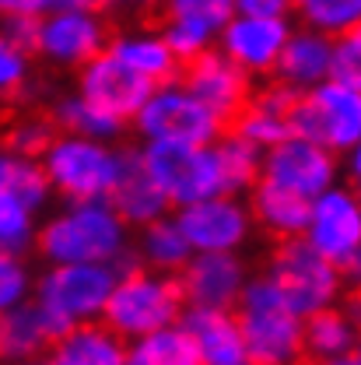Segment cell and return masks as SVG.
Masks as SVG:
<instances>
[{
	"mask_svg": "<svg viewBox=\"0 0 361 365\" xmlns=\"http://www.w3.org/2000/svg\"><path fill=\"white\" fill-rule=\"evenodd\" d=\"M134 228L109 200H60L36 225L32 250L46 264H116Z\"/></svg>",
	"mask_w": 361,
	"mask_h": 365,
	"instance_id": "cell-1",
	"label": "cell"
},
{
	"mask_svg": "<svg viewBox=\"0 0 361 365\" xmlns=\"http://www.w3.org/2000/svg\"><path fill=\"white\" fill-rule=\"evenodd\" d=\"M231 313L239 319L249 365L302 362V317L291 313L267 274L246 277Z\"/></svg>",
	"mask_w": 361,
	"mask_h": 365,
	"instance_id": "cell-2",
	"label": "cell"
},
{
	"mask_svg": "<svg viewBox=\"0 0 361 365\" xmlns=\"http://www.w3.org/2000/svg\"><path fill=\"white\" fill-rule=\"evenodd\" d=\"M120 162L123 144L63 130H56L39 155L46 182L60 200H105L120 176Z\"/></svg>",
	"mask_w": 361,
	"mask_h": 365,
	"instance_id": "cell-3",
	"label": "cell"
},
{
	"mask_svg": "<svg viewBox=\"0 0 361 365\" xmlns=\"http://www.w3.org/2000/svg\"><path fill=\"white\" fill-rule=\"evenodd\" d=\"M186 299H182L179 277L162 271H147V267H130V271L116 274V284L102 306V323L109 330H116L127 344L162 330L169 323H179Z\"/></svg>",
	"mask_w": 361,
	"mask_h": 365,
	"instance_id": "cell-4",
	"label": "cell"
},
{
	"mask_svg": "<svg viewBox=\"0 0 361 365\" xmlns=\"http://www.w3.org/2000/svg\"><path fill=\"white\" fill-rule=\"evenodd\" d=\"M113 284V264H46V271L32 284V299L43 309L53 334H63L74 323L102 317Z\"/></svg>",
	"mask_w": 361,
	"mask_h": 365,
	"instance_id": "cell-5",
	"label": "cell"
},
{
	"mask_svg": "<svg viewBox=\"0 0 361 365\" xmlns=\"http://www.w3.org/2000/svg\"><path fill=\"white\" fill-rule=\"evenodd\" d=\"M263 274L273 281V288L281 292V299L291 306L295 317H309L344 299V274L326 257H319L302 235L277 239Z\"/></svg>",
	"mask_w": 361,
	"mask_h": 365,
	"instance_id": "cell-6",
	"label": "cell"
},
{
	"mask_svg": "<svg viewBox=\"0 0 361 365\" xmlns=\"http://www.w3.org/2000/svg\"><path fill=\"white\" fill-rule=\"evenodd\" d=\"M130 127L137 137L147 140H169V144H214L221 130H228L225 123L182 85L179 78L162 81L147 91V98L140 102V109L134 113Z\"/></svg>",
	"mask_w": 361,
	"mask_h": 365,
	"instance_id": "cell-7",
	"label": "cell"
},
{
	"mask_svg": "<svg viewBox=\"0 0 361 365\" xmlns=\"http://www.w3.org/2000/svg\"><path fill=\"white\" fill-rule=\"evenodd\" d=\"M302 239L326 257L344 277H355L361 267V200L351 182H333L309 200V218Z\"/></svg>",
	"mask_w": 361,
	"mask_h": 365,
	"instance_id": "cell-8",
	"label": "cell"
},
{
	"mask_svg": "<svg viewBox=\"0 0 361 365\" xmlns=\"http://www.w3.org/2000/svg\"><path fill=\"white\" fill-rule=\"evenodd\" d=\"M291 134L309 137L333 155L361 144V85L319 81L316 88L298 91L291 109Z\"/></svg>",
	"mask_w": 361,
	"mask_h": 365,
	"instance_id": "cell-9",
	"label": "cell"
},
{
	"mask_svg": "<svg viewBox=\"0 0 361 365\" xmlns=\"http://www.w3.org/2000/svg\"><path fill=\"white\" fill-rule=\"evenodd\" d=\"M140 162L155 176L158 190L165 193L169 207L193 204L200 197L221 193V173L211 144H169V140H147L137 148Z\"/></svg>",
	"mask_w": 361,
	"mask_h": 365,
	"instance_id": "cell-10",
	"label": "cell"
},
{
	"mask_svg": "<svg viewBox=\"0 0 361 365\" xmlns=\"http://www.w3.org/2000/svg\"><path fill=\"white\" fill-rule=\"evenodd\" d=\"M105 43H109V29H105L102 11H95L88 4L53 7V11L39 14V21H36V49L32 53L43 56L53 67L78 71L91 56H98Z\"/></svg>",
	"mask_w": 361,
	"mask_h": 365,
	"instance_id": "cell-11",
	"label": "cell"
},
{
	"mask_svg": "<svg viewBox=\"0 0 361 365\" xmlns=\"http://www.w3.org/2000/svg\"><path fill=\"white\" fill-rule=\"evenodd\" d=\"M176 225L193 253H239L253 239L249 204L235 193H211L176 207Z\"/></svg>",
	"mask_w": 361,
	"mask_h": 365,
	"instance_id": "cell-12",
	"label": "cell"
},
{
	"mask_svg": "<svg viewBox=\"0 0 361 365\" xmlns=\"http://www.w3.org/2000/svg\"><path fill=\"white\" fill-rule=\"evenodd\" d=\"M260 180L313 200L340 180V158L309 137L288 134L260 155Z\"/></svg>",
	"mask_w": 361,
	"mask_h": 365,
	"instance_id": "cell-13",
	"label": "cell"
},
{
	"mask_svg": "<svg viewBox=\"0 0 361 365\" xmlns=\"http://www.w3.org/2000/svg\"><path fill=\"white\" fill-rule=\"evenodd\" d=\"M179 81L193 91L225 127L239 116V109H242V106L249 102V95H253V78H249L242 67H235L218 46H211V49L197 53L193 60H186L179 67Z\"/></svg>",
	"mask_w": 361,
	"mask_h": 365,
	"instance_id": "cell-14",
	"label": "cell"
},
{
	"mask_svg": "<svg viewBox=\"0 0 361 365\" xmlns=\"http://www.w3.org/2000/svg\"><path fill=\"white\" fill-rule=\"evenodd\" d=\"M291 18H253V14H231L225 29L218 32L214 46L225 53L235 67H242L253 81L271 78L273 63L291 36Z\"/></svg>",
	"mask_w": 361,
	"mask_h": 365,
	"instance_id": "cell-15",
	"label": "cell"
},
{
	"mask_svg": "<svg viewBox=\"0 0 361 365\" xmlns=\"http://www.w3.org/2000/svg\"><path fill=\"white\" fill-rule=\"evenodd\" d=\"M155 85H147L144 78H137L130 67H123L113 53H98L91 56L85 67H78V95L88 98L95 109H102L105 116L120 120L130 127L134 113L140 109V102L147 98V91Z\"/></svg>",
	"mask_w": 361,
	"mask_h": 365,
	"instance_id": "cell-16",
	"label": "cell"
},
{
	"mask_svg": "<svg viewBox=\"0 0 361 365\" xmlns=\"http://www.w3.org/2000/svg\"><path fill=\"white\" fill-rule=\"evenodd\" d=\"M176 277H179L186 306L235 309L249 271L239 253H189V260L179 267Z\"/></svg>",
	"mask_w": 361,
	"mask_h": 365,
	"instance_id": "cell-17",
	"label": "cell"
},
{
	"mask_svg": "<svg viewBox=\"0 0 361 365\" xmlns=\"http://www.w3.org/2000/svg\"><path fill=\"white\" fill-rule=\"evenodd\" d=\"M295 98H298V91H291L288 85H281V81L271 78L260 91L253 88L249 102L231 120V130L242 137V140H249L253 148L267 151L271 144H277V140H284V137L291 134Z\"/></svg>",
	"mask_w": 361,
	"mask_h": 365,
	"instance_id": "cell-18",
	"label": "cell"
},
{
	"mask_svg": "<svg viewBox=\"0 0 361 365\" xmlns=\"http://www.w3.org/2000/svg\"><path fill=\"white\" fill-rule=\"evenodd\" d=\"M182 330L193 337L200 365H249V351L231 309H182Z\"/></svg>",
	"mask_w": 361,
	"mask_h": 365,
	"instance_id": "cell-19",
	"label": "cell"
},
{
	"mask_svg": "<svg viewBox=\"0 0 361 365\" xmlns=\"http://www.w3.org/2000/svg\"><path fill=\"white\" fill-rule=\"evenodd\" d=\"M120 218L130 228H140L162 215H169V200L165 193L158 190L155 176L147 173V165L140 162V151L137 148H123V162H120V176L113 182L109 197H105Z\"/></svg>",
	"mask_w": 361,
	"mask_h": 365,
	"instance_id": "cell-20",
	"label": "cell"
},
{
	"mask_svg": "<svg viewBox=\"0 0 361 365\" xmlns=\"http://www.w3.org/2000/svg\"><path fill=\"white\" fill-rule=\"evenodd\" d=\"M46 365H127V341L102 319H85L53 337Z\"/></svg>",
	"mask_w": 361,
	"mask_h": 365,
	"instance_id": "cell-21",
	"label": "cell"
},
{
	"mask_svg": "<svg viewBox=\"0 0 361 365\" xmlns=\"http://www.w3.org/2000/svg\"><path fill=\"white\" fill-rule=\"evenodd\" d=\"M105 53H113L123 67H130L147 85H162V81L179 78L182 67L158 29H123V32L109 36Z\"/></svg>",
	"mask_w": 361,
	"mask_h": 365,
	"instance_id": "cell-22",
	"label": "cell"
},
{
	"mask_svg": "<svg viewBox=\"0 0 361 365\" xmlns=\"http://www.w3.org/2000/svg\"><path fill=\"white\" fill-rule=\"evenodd\" d=\"M273 81L288 85L291 91H309L330 78V36L316 29H291L288 43L273 63Z\"/></svg>",
	"mask_w": 361,
	"mask_h": 365,
	"instance_id": "cell-23",
	"label": "cell"
},
{
	"mask_svg": "<svg viewBox=\"0 0 361 365\" xmlns=\"http://www.w3.org/2000/svg\"><path fill=\"white\" fill-rule=\"evenodd\" d=\"M355 348H358V306H355V299L347 309H340V302H337V306H326V309L302 317V362L319 365L333 355L355 351Z\"/></svg>",
	"mask_w": 361,
	"mask_h": 365,
	"instance_id": "cell-24",
	"label": "cell"
},
{
	"mask_svg": "<svg viewBox=\"0 0 361 365\" xmlns=\"http://www.w3.org/2000/svg\"><path fill=\"white\" fill-rule=\"evenodd\" d=\"M53 327L46 323L36 299H25L0 313V365H18L28 359H43L53 344Z\"/></svg>",
	"mask_w": 361,
	"mask_h": 365,
	"instance_id": "cell-25",
	"label": "cell"
},
{
	"mask_svg": "<svg viewBox=\"0 0 361 365\" xmlns=\"http://www.w3.org/2000/svg\"><path fill=\"white\" fill-rule=\"evenodd\" d=\"M249 200V215H253V225H260L267 235L273 239H291V235H302L305 218H309V200L298 197V193H288L273 182L256 180L246 193Z\"/></svg>",
	"mask_w": 361,
	"mask_h": 365,
	"instance_id": "cell-26",
	"label": "cell"
},
{
	"mask_svg": "<svg viewBox=\"0 0 361 365\" xmlns=\"http://www.w3.org/2000/svg\"><path fill=\"white\" fill-rule=\"evenodd\" d=\"M130 250H134L137 264L147 271H162V274H179V267L189 260V242L182 239L179 225L172 215H162L147 225L134 228L130 235Z\"/></svg>",
	"mask_w": 361,
	"mask_h": 365,
	"instance_id": "cell-27",
	"label": "cell"
},
{
	"mask_svg": "<svg viewBox=\"0 0 361 365\" xmlns=\"http://www.w3.org/2000/svg\"><path fill=\"white\" fill-rule=\"evenodd\" d=\"M0 186H7L14 197H21L36 215H43L53 200V190L46 182V173L36 155H21L11 144L0 140Z\"/></svg>",
	"mask_w": 361,
	"mask_h": 365,
	"instance_id": "cell-28",
	"label": "cell"
},
{
	"mask_svg": "<svg viewBox=\"0 0 361 365\" xmlns=\"http://www.w3.org/2000/svg\"><path fill=\"white\" fill-rule=\"evenodd\" d=\"M49 120H53V127H56V130H63V134L98 137V140H120L123 130H127V123H120V120L105 116L102 109H95L88 98H81L78 91L53 98Z\"/></svg>",
	"mask_w": 361,
	"mask_h": 365,
	"instance_id": "cell-29",
	"label": "cell"
},
{
	"mask_svg": "<svg viewBox=\"0 0 361 365\" xmlns=\"http://www.w3.org/2000/svg\"><path fill=\"white\" fill-rule=\"evenodd\" d=\"M214 158H218V173H221V193H235L246 197L249 186L260 180V148H253L249 140L235 134V130H221V137L211 144Z\"/></svg>",
	"mask_w": 361,
	"mask_h": 365,
	"instance_id": "cell-30",
	"label": "cell"
},
{
	"mask_svg": "<svg viewBox=\"0 0 361 365\" xmlns=\"http://www.w3.org/2000/svg\"><path fill=\"white\" fill-rule=\"evenodd\" d=\"M127 365H200L193 337L182 330V323H169L162 330H151L127 344Z\"/></svg>",
	"mask_w": 361,
	"mask_h": 365,
	"instance_id": "cell-31",
	"label": "cell"
},
{
	"mask_svg": "<svg viewBox=\"0 0 361 365\" xmlns=\"http://www.w3.org/2000/svg\"><path fill=\"white\" fill-rule=\"evenodd\" d=\"M291 14L323 36H340L358 29L361 21V0H291Z\"/></svg>",
	"mask_w": 361,
	"mask_h": 365,
	"instance_id": "cell-32",
	"label": "cell"
},
{
	"mask_svg": "<svg viewBox=\"0 0 361 365\" xmlns=\"http://www.w3.org/2000/svg\"><path fill=\"white\" fill-rule=\"evenodd\" d=\"M36 225H39V215L7 186H0V250L28 253L36 242Z\"/></svg>",
	"mask_w": 361,
	"mask_h": 365,
	"instance_id": "cell-33",
	"label": "cell"
},
{
	"mask_svg": "<svg viewBox=\"0 0 361 365\" xmlns=\"http://www.w3.org/2000/svg\"><path fill=\"white\" fill-rule=\"evenodd\" d=\"M32 284H36V274L28 267L25 253L0 250V313L32 299Z\"/></svg>",
	"mask_w": 361,
	"mask_h": 365,
	"instance_id": "cell-34",
	"label": "cell"
},
{
	"mask_svg": "<svg viewBox=\"0 0 361 365\" xmlns=\"http://www.w3.org/2000/svg\"><path fill=\"white\" fill-rule=\"evenodd\" d=\"M231 14H235L231 0H165V18H182V21L204 25L214 36L225 29Z\"/></svg>",
	"mask_w": 361,
	"mask_h": 365,
	"instance_id": "cell-35",
	"label": "cell"
},
{
	"mask_svg": "<svg viewBox=\"0 0 361 365\" xmlns=\"http://www.w3.org/2000/svg\"><path fill=\"white\" fill-rule=\"evenodd\" d=\"M28 81H32V53H25L0 32V102L18 98Z\"/></svg>",
	"mask_w": 361,
	"mask_h": 365,
	"instance_id": "cell-36",
	"label": "cell"
},
{
	"mask_svg": "<svg viewBox=\"0 0 361 365\" xmlns=\"http://www.w3.org/2000/svg\"><path fill=\"white\" fill-rule=\"evenodd\" d=\"M162 32V39L169 43V49L176 53V60L186 63V60H193L197 53H204V49H211L214 46V32H207L204 25H193V21H182V18H165V25L158 29Z\"/></svg>",
	"mask_w": 361,
	"mask_h": 365,
	"instance_id": "cell-37",
	"label": "cell"
},
{
	"mask_svg": "<svg viewBox=\"0 0 361 365\" xmlns=\"http://www.w3.org/2000/svg\"><path fill=\"white\" fill-rule=\"evenodd\" d=\"M330 81L361 85V32H340L330 39Z\"/></svg>",
	"mask_w": 361,
	"mask_h": 365,
	"instance_id": "cell-38",
	"label": "cell"
},
{
	"mask_svg": "<svg viewBox=\"0 0 361 365\" xmlns=\"http://www.w3.org/2000/svg\"><path fill=\"white\" fill-rule=\"evenodd\" d=\"M56 134V127H53V120L49 116H21V120H14L7 130H4V144H11L14 151H21V155H43L46 144L53 140Z\"/></svg>",
	"mask_w": 361,
	"mask_h": 365,
	"instance_id": "cell-39",
	"label": "cell"
},
{
	"mask_svg": "<svg viewBox=\"0 0 361 365\" xmlns=\"http://www.w3.org/2000/svg\"><path fill=\"white\" fill-rule=\"evenodd\" d=\"M81 4L88 0H0V21L4 18H39L53 7H81Z\"/></svg>",
	"mask_w": 361,
	"mask_h": 365,
	"instance_id": "cell-40",
	"label": "cell"
},
{
	"mask_svg": "<svg viewBox=\"0 0 361 365\" xmlns=\"http://www.w3.org/2000/svg\"><path fill=\"white\" fill-rule=\"evenodd\" d=\"M235 14L253 18H291V0H231Z\"/></svg>",
	"mask_w": 361,
	"mask_h": 365,
	"instance_id": "cell-41",
	"label": "cell"
},
{
	"mask_svg": "<svg viewBox=\"0 0 361 365\" xmlns=\"http://www.w3.org/2000/svg\"><path fill=\"white\" fill-rule=\"evenodd\" d=\"M36 21L39 18H4L0 21V32L14 46H21L25 53H32L36 49Z\"/></svg>",
	"mask_w": 361,
	"mask_h": 365,
	"instance_id": "cell-42",
	"label": "cell"
},
{
	"mask_svg": "<svg viewBox=\"0 0 361 365\" xmlns=\"http://www.w3.org/2000/svg\"><path fill=\"white\" fill-rule=\"evenodd\" d=\"M340 158V176L351 182V186H358V173H361V148H351V151H344V155H337Z\"/></svg>",
	"mask_w": 361,
	"mask_h": 365,
	"instance_id": "cell-43",
	"label": "cell"
},
{
	"mask_svg": "<svg viewBox=\"0 0 361 365\" xmlns=\"http://www.w3.org/2000/svg\"><path fill=\"white\" fill-rule=\"evenodd\" d=\"M95 11H102V14H116V11H134L140 4H147V0H88Z\"/></svg>",
	"mask_w": 361,
	"mask_h": 365,
	"instance_id": "cell-44",
	"label": "cell"
},
{
	"mask_svg": "<svg viewBox=\"0 0 361 365\" xmlns=\"http://www.w3.org/2000/svg\"><path fill=\"white\" fill-rule=\"evenodd\" d=\"M319 365H361L358 348H355V351H344V355H333V359H326V362H319Z\"/></svg>",
	"mask_w": 361,
	"mask_h": 365,
	"instance_id": "cell-45",
	"label": "cell"
},
{
	"mask_svg": "<svg viewBox=\"0 0 361 365\" xmlns=\"http://www.w3.org/2000/svg\"><path fill=\"white\" fill-rule=\"evenodd\" d=\"M18 365H46L43 359H28V362H18Z\"/></svg>",
	"mask_w": 361,
	"mask_h": 365,
	"instance_id": "cell-46",
	"label": "cell"
},
{
	"mask_svg": "<svg viewBox=\"0 0 361 365\" xmlns=\"http://www.w3.org/2000/svg\"><path fill=\"white\" fill-rule=\"evenodd\" d=\"M295 365H309V362H295Z\"/></svg>",
	"mask_w": 361,
	"mask_h": 365,
	"instance_id": "cell-47",
	"label": "cell"
}]
</instances>
